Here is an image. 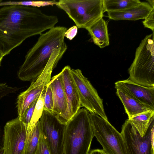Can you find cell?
I'll list each match as a JSON object with an SVG mask.
<instances>
[{"label": "cell", "instance_id": "8", "mask_svg": "<svg viewBox=\"0 0 154 154\" xmlns=\"http://www.w3.org/2000/svg\"><path fill=\"white\" fill-rule=\"evenodd\" d=\"M71 73L77 89L81 107L90 112L108 120L104 110L103 100L90 82L79 69H71Z\"/></svg>", "mask_w": 154, "mask_h": 154}, {"label": "cell", "instance_id": "6", "mask_svg": "<svg viewBox=\"0 0 154 154\" xmlns=\"http://www.w3.org/2000/svg\"><path fill=\"white\" fill-rule=\"evenodd\" d=\"M94 136L106 154H128L121 133L108 120L90 112Z\"/></svg>", "mask_w": 154, "mask_h": 154}, {"label": "cell", "instance_id": "11", "mask_svg": "<svg viewBox=\"0 0 154 154\" xmlns=\"http://www.w3.org/2000/svg\"><path fill=\"white\" fill-rule=\"evenodd\" d=\"M71 68L65 66L61 72L66 96L67 107L66 112L57 117L62 124L66 125L82 107L77 89L72 78Z\"/></svg>", "mask_w": 154, "mask_h": 154}, {"label": "cell", "instance_id": "18", "mask_svg": "<svg viewBox=\"0 0 154 154\" xmlns=\"http://www.w3.org/2000/svg\"><path fill=\"white\" fill-rule=\"evenodd\" d=\"M154 110H150L137 115L128 119L140 135L143 137L146 134L152 118Z\"/></svg>", "mask_w": 154, "mask_h": 154}, {"label": "cell", "instance_id": "13", "mask_svg": "<svg viewBox=\"0 0 154 154\" xmlns=\"http://www.w3.org/2000/svg\"><path fill=\"white\" fill-rule=\"evenodd\" d=\"M49 83L53 97L52 113L58 117L66 112L67 107V99L61 72L51 78Z\"/></svg>", "mask_w": 154, "mask_h": 154}, {"label": "cell", "instance_id": "29", "mask_svg": "<svg viewBox=\"0 0 154 154\" xmlns=\"http://www.w3.org/2000/svg\"><path fill=\"white\" fill-rule=\"evenodd\" d=\"M89 154H106L103 149H94L91 150Z\"/></svg>", "mask_w": 154, "mask_h": 154}, {"label": "cell", "instance_id": "26", "mask_svg": "<svg viewBox=\"0 0 154 154\" xmlns=\"http://www.w3.org/2000/svg\"><path fill=\"white\" fill-rule=\"evenodd\" d=\"M57 1H24V6L38 8L46 6H53L56 5Z\"/></svg>", "mask_w": 154, "mask_h": 154}, {"label": "cell", "instance_id": "9", "mask_svg": "<svg viewBox=\"0 0 154 154\" xmlns=\"http://www.w3.org/2000/svg\"><path fill=\"white\" fill-rule=\"evenodd\" d=\"M50 154H64V134L65 125L53 113L43 111L39 120Z\"/></svg>", "mask_w": 154, "mask_h": 154}, {"label": "cell", "instance_id": "21", "mask_svg": "<svg viewBox=\"0 0 154 154\" xmlns=\"http://www.w3.org/2000/svg\"><path fill=\"white\" fill-rule=\"evenodd\" d=\"M45 89V88L38 99L31 120L27 127V131H31L34 128L42 115L44 111Z\"/></svg>", "mask_w": 154, "mask_h": 154}, {"label": "cell", "instance_id": "14", "mask_svg": "<svg viewBox=\"0 0 154 154\" xmlns=\"http://www.w3.org/2000/svg\"><path fill=\"white\" fill-rule=\"evenodd\" d=\"M153 8L147 2H141L137 5L123 10L107 12V17L115 20L144 19Z\"/></svg>", "mask_w": 154, "mask_h": 154}, {"label": "cell", "instance_id": "10", "mask_svg": "<svg viewBox=\"0 0 154 154\" xmlns=\"http://www.w3.org/2000/svg\"><path fill=\"white\" fill-rule=\"evenodd\" d=\"M27 126L18 117L4 127L3 148L5 154H24Z\"/></svg>", "mask_w": 154, "mask_h": 154}, {"label": "cell", "instance_id": "30", "mask_svg": "<svg viewBox=\"0 0 154 154\" xmlns=\"http://www.w3.org/2000/svg\"><path fill=\"white\" fill-rule=\"evenodd\" d=\"M147 2L151 6L152 8H154V0H147Z\"/></svg>", "mask_w": 154, "mask_h": 154}, {"label": "cell", "instance_id": "19", "mask_svg": "<svg viewBox=\"0 0 154 154\" xmlns=\"http://www.w3.org/2000/svg\"><path fill=\"white\" fill-rule=\"evenodd\" d=\"M104 12L120 11L136 6L139 0H103Z\"/></svg>", "mask_w": 154, "mask_h": 154}, {"label": "cell", "instance_id": "25", "mask_svg": "<svg viewBox=\"0 0 154 154\" xmlns=\"http://www.w3.org/2000/svg\"><path fill=\"white\" fill-rule=\"evenodd\" d=\"M38 99L35 100L28 108L22 118L20 120L27 127L31 120Z\"/></svg>", "mask_w": 154, "mask_h": 154}, {"label": "cell", "instance_id": "27", "mask_svg": "<svg viewBox=\"0 0 154 154\" xmlns=\"http://www.w3.org/2000/svg\"><path fill=\"white\" fill-rule=\"evenodd\" d=\"M142 23L145 28L150 29L154 32V8H153Z\"/></svg>", "mask_w": 154, "mask_h": 154}, {"label": "cell", "instance_id": "2", "mask_svg": "<svg viewBox=\"0 0 154 154\" xmlns=\"http://www.w3.org/2000/svg\"><path fill=\"white\" fill-rule=\"evenodd\" d=\"M67 29L54 26L39 35L37 41L29 50L20 67L17 76L21 80L48 84L51 75L67 49L64 39Z\"/></svg>", "mask_w": 154, "mask_h": 154}, {"label": "cell", "instance_id": "24", "mask_svg": "<svg viewBox=\"0 0 154 154\" xmlns=\"http://www.w3.org/2000/svg\"><path fill=\"white\" fill-rule=\"evenodd\" d=\"M35 154H50L45 137L41 131L38 147Z\"/></svg>", "mask_w": 154, "mask_h": 154}, {"label": "cell", "instance_id": "15", "mask_svg": "<svg viewBox=\"0 0 154 154\" xmlns=\"http://www.w3.org/2000/svg\"><path fill=\"white\" fill-rule=\"evenodd\" d=\"M46 85L37 84L35 81L32 82L28 88L21 93L17 97V107L18 116L21 120L29 106L38 99Z\"/></svg>", "mask_w": 154, "mask_h": 154}, {"label": "cell", "instance_id": "7", "mask_svg": "<svg viewBox=\"0 0 154 154\" xmlns=\"http://www.w3.org/2000/svg\"><path fill=\"white\" fill-rule=\"evenodd\" d=\"M154 116L145 135L141 137L128 119L122 127L121 134L128 154H154Z\"/></svg>", "mask_w": 154, "mask_h": 154}, {"label": "cell", "instance_id": "16", "mask_svg": "<svg viewBox=\"0 0 154 154\" xmlns=\"http://www.w3.org/2000/svg\"><path fill=\"white\" fill-rule=\"evenodd\" d=\"M116 94L123 105L128 119L144 112L154 110V108L140 102L122 90L116 89Z\"/></svg>", "mask_w": 154, "mask_h": 154}, {"label": "cell", "instance_id": "31", "mask_svg": "<svg viewBox=\"0 0 154 154\" xmlns=\"http://www.w3.org/2000/svg\"><path fill=\"white\" fill-rule=\"evenodd\" d=\"M4 57V56L2 52L0 50V66H1V63Z\"/></svg>", "mask_w": 154, "mask_h": 154}, {"label": "cell", "instance_id": "17", "mask_svg": "<svg viewBox=\"0 0 154 154\" xmlns=\"http://www.w3.org/2000/svg\"><path fill=\"white\" fill-rule=\"evenodd\" d=\"M107 25L102 17L86 29L94 43L100 48H103L109 45Z\"/></svg>", "mask_w": 154, "mask_h": 154}, {"label": "cell", "instance_id": "20", "mask_svg": "<svg viewBox=\"0 0 154 154\" xmlns=\"http://www.w3.org/2000/svg\"><path fill=\"white\" fill-rule=\"evenodd\" d=\"M41 133L39 121L31 131H27L24 154H35Z\"/></svg>", "mask_w": 154, "mask_h": 154}, {"label": "cell", "instance_id": "28", "mask_svg": "<svg viewBox=\"0 0 154 154\" xmlns=\"http://www.w3.org/2000/svg\"><path fill=\"white\" fill-rule=\"evenodd\" d=\"M78 28L77 26H73L67 29L65 33V37L69 40H72L77 35Z\"/></svg>", "mask_w": 154, "mask_h": 154}, {"label": "cell", "instance_id": "5", "mask_svg": "<svg viewBox=\"0 0 154 154\" xmlns=\"http://www.w3.org/2000/svg\"><path fill=\"white\" fill-rule=\"evenodd\" d=\"M55 5L64 11L78 28L86 29L103 17V0H60Z\"/></svg>", "mask_w": 154, "mask_h": 154}, {"label": "cell", "instance_id": "12", "mask_svg": "<svg viewBox=\"0 0 154 154\" xmlns=\"http://www.w3.org/2000/svg\"><path fill=\"white\" fill-rule=\"evenodd\" d=\"M116 89L122 90L140 102L154 108V87L136 83L128 79L116 82Z\"/></svg>", "mask_w": 154, "mask_h": 154}, {"label": "cell", "instance_id": "32", "mask_svg": "<svg viewBox=\"0 0 154 154\" xmlns=\"http://www.w3.org/2000/svg\"><path fill=\"white\" fill-rule=\"evenodd\" d=\"M0 154H5L3 147L0 148Z\"/></svg>", "mask_w": 154, "mask_h": 154}, {"label": "cell", "instance_id": "4", "mask_svg": "<svg viewBox=\"0 0 154 154\" xmlns=\"http://www.w3.org/2000/svg\"><path fill=\"white\" fill-rule=\"evenodd\" d=\"M128 71V79L132 81L143 86L154 87V32L141 41Z\"/></svg>", "mask_w": 154, "mask_h": 154}, {"label": "cell", "instance_id": "23", "mask_svg": "<svg viewBox=\"0 0 154 154\" xmlns=\"http://www.w3.org/2000/svg\"><path fill=\"white\" fill-rule=\"evenodd\" d=\"M18 90L16 87H12L6 83L0 82V100L9 94L15 93Z\"/></svg>", "mask_w": 154, "mask_h": 154}, {"label": "cell", "instance_id": "22", "mask_svg": "<svg viewBox=\"0 0 154 154\" xmlns=\"http://www.w3.org/2000/svg\"><path fill=\"white\" fill-rule=\"evenodd\" d=\"M53 107L52 93L50 85L49 83L46 85L45 89L44 110L52 113Z\"/></svg>", "mask_w": 154, "mask_h": 154}, {"label": "cell", "instance_id": "33", "mask_svg": "<svg viewBox=\"0 0 154 154\" xmlns=\"http://www.w3.org/2000/svg\"><path fill=\"white\" fill-rule=\"evenodd\" d=\"M2 0H0V2H2Z\"/></svg>", "mask_w": 154, "mask_h": 154}, {"label": "cell", "instance_id": "1", "mask_svg": "<svg viewBox=\"0 0 154 154\" xmlns=\"http://www.w3.org/2000/svg\"><path fill=\"white\" fill-rule=\"evenodd\" d=\"M58 22L55 15H48L38 8L21 5L0 8V50L4 56L27 38L40 35Z\"/></svg>", "mask_w": 154, "mask_h": 154}, {"label": "cell", "instance_id": "3", "mask_svg": "<svg viewBox=\"0 0 154 154\" xmlns=\"http://www.w3.org/2000/svg\"><path fill=\"white\" fill-rule=\"evenodd\" d=\"M94 136L90 113L80 108L65 125L64 154H89Z\"/></svg>", "mask_w": 154, "mask_h": 154}]
</instances>
